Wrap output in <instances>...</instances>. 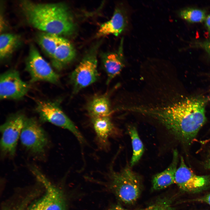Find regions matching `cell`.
Returning a JSON list of instances; mask_svg holds the SVG:
<instances>
[{"label": "cell", "mask_w": 210, "mask_h": 210, "mask_svg": "<svg viewBox=\"0 0 210 210\" xmlns=\"http://www.w3.org/2000/svg\"><path fill=\"white\" fill-rule=\"evenodd\" d=\"M210 100L208 96L190 97L166 106H139L137 111L155 119L177 140L189 144L206 121L205 108Z\"/></svg>", "instance_id": "obj_1"}, {"label": "cell", "mask_w": 210, "mask_h": 210, "mask_svg": "<svg viewBox=\"0 0 210 210\" xmlns=\"http://www.w3.org/2000/svg\"><path fill=\"white\" fill-rule=\"evenodd\" d=\"M22 12L34 28L47 33L62 36L74 34L76 26L68 7L62 3H36L22 1Z\"/></svg>", "instance_id": "obj_2"}, {"label": "cell", "mask_w": 210, "mask_h": 210, "mask_svg": "<svg viewBox=\"0 0 210 210\" xmlns=\"http://www.w3.org/2000/svg\"><path fill=\"white\" fill-rule=\"evenodd\" d=\"M130 164L119 172L112 171L109 188L124 203L132 204L139 197L142 189L141 178L134 171Z\"/></svg>", "instance_id": "obj_3"}, {"label": "cell", "mask_w": 210, "mask_h": 210, "mask_svg": "<svg viewBox=\"0 0 210 210\" xmlns=\"http://www.w3.org/2000/svg\"><path fill=\"white\" fill-rule=\"evenodd\" d=\"M40 46L49 57L54 68L61 70L74 59L76 52L67 39L62 36L48 34L40 42Z\"/></svg>", "instance_id": "obj_4"}, {"label": "cell", "mask_w": 210, "mask_h": 210, "mask_svg": "<svg viewBox=\"0 0 210 210\" xmlns=\"http://www.w3.org/2000/svg\"><path fill=\"white\" fill-rule=\"evenodd\" d=\"M101 43L98 42L89 49L71 74L70 81L73 86V94L98 79L97 54Z\"/></svg>", "instance_id": "obj_5"}, {"label": "cell", "mask_w": 210, "mask_h": 210, "mask_svg": "<svg viewBox=\"0 0 210 210\" xmlns=\"http://www.w3.org/2000/svg\"><path fill=\"white\" fill-rule=\"evenodd\" d=\"M58 101H39L36 110L41 120L66 129L71 132L82 144L84 139L76 127L62 109Z\"/></svg>", "instance_id": "obj_6"}, {"label": "cell", "mask_w": 210, "mask_h": 210, "mask_svg": "<svg viewBox=\"0 0 210 210\" xmlns=\"http://www.w3.org/2000/svg\"><path fill=\"white\" fill-rule=\"evenodd\" d=\"M20 138L26 149L36 155L43 154L48 144L45 131L33 118L26 117Z\"/></svg>", "instance_id": "obj_7"}, {"label": "cell", "mask_w": 210, "mask_h": 210, "mask_svg": "<svg viewBox=\"0 0 210 210\" xmlns=\"http://www.w3.org/2000/svg\"><path fill=\"white\" fill-rule=\"evenodd\" d=\"M26 69L30 75L32 82L44 81L56 84L59 81V75L54 71L32 45L30 47L26 60Z\"/></svg>", "instance_id": "obj_8"}, {"label": "cell", "mask_w": 210, "mask_h": 210, "mask_svg": "<svg viewBox=\"0 0 210 210\" xmlns=\"http://www.w3.org/2000/svg\"><path fill=\"white\" fill-rule=\"evenodd\" d=\"M26 117L21 113L12 114L0 127V147L2 154L13 156Z\"/></svg>", "instance_id": "obj_9"}, {"label": "cell", "mask_w": 210, "mask_h": 210, "mask_svg": "<svg viewBox=\"0 0 210 210\" xmlns=\"http://www.w3.org/2000/svg\"><path fill=\"white\" fill-rule=\"evenodd\" d=\"M175 183L183 191L197 193L210 186V175L199 176L195 174L186 164L183 157L175 174Z\"/></svg>", "instance_id": "obj_10"}, {"label": "cell", "mask_w": 210, "mask_h": 210, "mask_svg": "<svg viewBox=\"0 0 210 210\" xmlns=\"http://www.w3.org/2000/svg\"><path fill=\"white\" fill-rule=\"evenodd\" d=\"M29 89V85L21 79L19 72L16 70H9L1 75V99H21Z\"/></svg>", "instance_id": "obj_11"}, {"label": "cell", "mask_w": 210, "mask_h": 210, "mask_svg": "<svg viewBox=\"0 0 210 210\" xmlns=\"http://www.w3.org/2000/svg\"><path fill=\"white\" fill-rule=\"evenodd\" d=\"M31 170L45 188L46 193L43 197L44 210H66V201L63 192L52 184L35 167H31Z\"/></svg>", "instance_id": "obj_12"}, {"label": "cell", "mask_w": 210, "mask_h": 210, "mask_svg": "<svg viewBox=\"0 0 210 210\" xmlns=\"http://www.w3.org/2000/svg\"><path fill=\"white\" fill-rule=\"evenodd\" d=\"M127 14L124 7H116L111 19L101 25L96 36L100 37L111 34L116 36L119 35L128 26Z\"/></svg>", "instance_id": "obj_13"}, {"label": "cell", "mask_w": 210, "mask_h": 210, "mask_svg": "<svg viewBox=\"0 0 210 210\" xmlns=\"http://www.w3.org/2000/svg\"><path fill=\"white\" fill-rule=\"evenodd\" d=\"M104 68L106 74V84H108L115 77L118 75L125 66L122 40L118 50L111 52H102L101 55Z\"/></svg>", "instance_id": "obj_14"}, {"label": "cell", "mask_w": 210, "mask_h": 210, "mask_svg": "<svg viewBox=\"0 0 210 210\" xmlns=\"http://www.w3.org/2000/svg\"><path fill=\"white\" fill-rule=\"evenodd\" d=\"M91 119L99 144L104 148H107L108 145V138L117 135L118 131L109 116L92 117Z\"/></svg>", "instance_id": "obj_15"}, {"label": "cell", "mask_w": 210, "mask_h": 210, "mask_svg": "<svg viewBox=\"0 0 210 210\" xmlns=\"http://www.w3.org/2000/svg\"><path fill=\"white\" fill-rule=\"evenodd\" d=\"M178 162V153L177 150L175 149L173 152L172 161L168 167L153 176L152 182L153 190L164 189L175 183V174Z\"/></svg>", "instance_id": "obj_16"}, {"label": "cell", "mask_w": 210, "mask_h": 210, "mask_svg": "<svg viewBox=\"0 0 210 210\" xmlns=\"http://www.w3.org/2000/svg\"><path fill=\"white\" fill-rule=\"evenodd\" d=\"M87 109L91 118L109 116L112 112L108 97L106 94L93 98L89 103Z\"/></svg>", "instance_id": "obj_17"}, {"label": "cell", "mask_w": 210, "mask_h": 210, "mask_svg": "<svg viewBox=\"0 0 210 210\" xmlns=\"http://www.w3.org/2000/svg\"><path fill=\"white\" fill-rule=\"evenodd\" d=\"M20 38L16 34L4 33L0 37V58L3 61L10 56L20 43Z\"/></svg>", "instance_id": "obj_18"}, {"label": "cell", "mask_w": 210, "mask_h": 210, "mask_svg": "<svg viewBox=\"0 0 210 210\" xmlns=\"http://www.w3.org/2000/svg\"><path fill=\"white\" fill-rule=\"evenodd\" d=\"M127 132L130 136L132 142L133 153L130 164L131 167H132L139 161L144 149L143 144L135 126L133 125L128 126L127 129Z\"/></svg>", "instance_id": "obj_19"}, {"label": "cell", "mask_w": 210, "mask_h": 210, "mask_svg": "<svg viewBox=\"0 0 210 210\" xmlns=\"http://www.w3.org/2000/svg\"><path fill=\"white\" fill-rule=\"evenodd\" d=\"M179 16L182 19L191 23L201 22L206 17L204 10L193 8H188L180 10Z\"/></svg>", "instance_id": "obj_20"}, {"label": "cell", "mask_w": 210, "mask_h": 210, "mask_svg": "<svg viewBox=\"0 0 210 210\" xmlns=\"http://www.w3.org/2000/svg\"><path fill=\"white\" fill-rule=\"evenodd\" d=\"M145 210H175L171 206L170 201L167 199L159 200Z\"/></svg>", "instance_id": "obj_21"}, {"label": "cell", "mask_w": 210, "mask_h": 210, "mask_svg": "<svg viewBox=\"0 0 210 210\" xmlns=\"http://www.w3.org/2000/svg\"><path fill=\"white\" fill-rule=\"evenodd\" d=\"M28 210H44L43 197L32 204Z\"/></svg>", "instance_id": "obj_22"}, {"label": "cell", "mask_w": 210, "mask_h": 210, "mask_svg": "<svg viewBox=\"0 0 210 210\" xmlns=\"http://www.w3.org/2000/svg\"><path fill=\"white\" fill-rule=\"evenodd\" d=\"M196 44L204 50L210 56V38L202 41L197 42Z\"/></svg>", "instance_id": "obj_23"}, {"label": "cell", "mask_w": 210, "mask_h": 210, "mask_svg": "<svg viewBox=\"0 0 210 210\" xmlns=\"http://www.w3.org/2000/svg\"><path fill=\"white\" fill-rule=\"evenodd\" d=\"M189 201L205 203L210 206V192L203 196L190 200Z\"/></svg>", "instance_id": "obj_24"}, {"label": "cell", "mask_w": 210, "mask_h": 210, "mask_svg": "<svg viewBox=\"0 0 210 210\" xmlns=\"http://www.w3.org/2000/svg\"><path fill=\"white\" fill-rule=\"evenodd\" d=\"M205 24L210 36V14L206 16L205 20Z\"/></svg>", "instance_id": "obj_25"}, {"label": "cell", "mask_w": 210, "mask_h": 210, "mask_svg": "<svg viewBox=\"0 0 210 210\" xmlns=\"http://www.w3.org/2000/svg\"><path fill=\"white\" fill-rule=\"evenodd\" d=\"M204 166L206 169L210 170V154L209 155L205 161Z\"/></svg>", "instance_id": "obj_26"}, {"label": "cell", "mask_w": 210, "mask_h": 210, "mask_svg": "<svg viewBox=\"0 0 210 210\" xmlns=\"http://www.w3.org/2000/svg\"><path fill=\"white\" fill-rule=\"evenodd\" d=\"M108 210H129L119 205L115 206L110 208Z\"/></svg>", "instance_id": "obj_27"}, {"label": "cell", "mask_w": 210, "mask_h": 210, "mask_svg": "<svg viewBox=\"0 0 210 210\" xmlns=\"http://www.w3.org/2000/svg\"></svg>", "instance_id": "obj_28"}]
</instances>
